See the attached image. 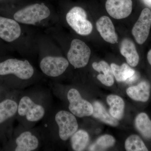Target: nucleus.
<instances>
[{
	"label": "nucleus",
	"mask_w": 151,
	"mask_h": 151,
	"mask_svg": "<svg viewBox=\"0 0 151 151\" xmlns=\"http://www.w3.org/2000/svg\"><path fill=\"white\" fill-rule=\"evenodd\" d=\"M34 68L27 60L9 58L0 61V84L10 90H19L28 85Z\"/></svg>",
	"instance_id": "1"
},
{
	"label": "nucleus",
	"mask_w": 151,
	"mask_h": 151,
	"mask_svg": "<svg viewBox=\"0 0 151 151\" xmlns=\"http://www.w3.org/2000/svg\"><path fill=\"white\" fill-rule=\"evenodd\" d=\"M19 90H12L0 101V142L4 144L12 132V124L16 119Z\"/></svg>",
	"instance_id": "2"
},
{
	"label": "nucleus",
	"mask_w": 151,
	"mask_h": 151,
	"mask_svg": "<svg viewBox=\"0 0 151 151\" xmlns=\"http://www.w3.org/2000/svg\"><path fill=\"white\" fill-rule=\"evenodd\" d=\"M36 101L28 95L19 97L16 119L28 124H35L43 119L46 109L41 102Z\"/></svg>",
	"instance_id": "3"
},
{
	"label": "nucleus",
	"mask_w": 151,
	"mask_h": 151,
	"mask_svg": "<svg viewBox=\"0 0 151 151\" xmlns=\"http://www.w3.org/2000/svg\"><path fill=\"white\" fill-rule=\"evenodd\" d=\"M6 150L34 151L37 150L41 145V140L37 133L26 129L15 131L4 144Z\"/></svg>",
	"instance_id": "4"
},
{
	"label": "nucleus",
	"mask_w": 151,
	"mask_h": 151,
	"mask_svg": "<svg viewBox=\"0 0 151 151\" xmlns=\"http://www.w3.org/2000/svg\"><path fill=\"white\" fill-rule=\"evenodd\" d=\"M49 9L44 4H35L25 7L15 13L14 19L18 22L34 24L50 15Z\"/></svg>",
	"instance_id": "5"
},
{
	"label": "nucleus",
	"mask_w": 151,
	"mask_h": 151,
	"mask_svg": "<svg viewBox=\"0 0 151 151\" xmlns=\"http://www.w3.org/2000/svg\"><path fill=\"white\" fill-rule=\"evenodd\" d=\"M54 122L58 129L59 139L67 141L78 129V124L75 116L64 110L57 112L54 117Z\"/></svg>",
	"instance_id": "6"
},
{
	"label": "nucleus",
	"mask_w": 151,
	"mask_h": 151,
	"mask_svg": "<svg viewBox=\"0 0 151 151\" xmlns=\"http://www.w3.org/2000/svg\"><path fill=\"white\" fill-rule=\"evenodd\" d=\"M66 21L74 31L81 35H87L91 34L93 26L87 19L86 11L80 7L75 6L68 12Z\"/></svg>",
	"instance_id": "7"
},
{
	"label": "nucleus",
	"mask_w": 151,
	"mask_h": 151,
	"mask_svg": "<svg viewBox=\"0 0 151 151\" xmlns=\"http://www.w3.org/2000/svg\"><path fill=\"white\" fill-rule=\"evenodd\" d=\"M91 50L85 42L79 39L73 40L67 53L68 61L75 68H81L88 64Z\"/></svg>",
	"instance_id": "8"
},
{
	"label": "nucleus",
	"mask_w": 151,
	"mask_h": 151,
	"mask_svg": "<svg viewBox=\"0 0 151 151\" xmlns=\"http://www.w3.org/2000/svg\"><path fill=\"white\" fill-rule=\"evenodd\" d=\"M69 111L74 116L83 118L92 115L93 107L92 104L81 97L77 89L72 88L67 93Z\"/></svg>",
	"instance_id": "9"
},
{
	"label": "nucleus",
	"mask_w": 151,
	"mask_h": 151,
	"mask_svg": "<svg viewBox=\"0 0 151 151\" xmlns=\"http://www.w3.org/2000/svg\"><path fill=\"white\" fill-rule=\"evenodd\" d=\"M69 65V61L61 56H47L41 60L40 66L45 75L50 77H58L64 73Z\"/></svg>",
	"instance_id": "10"
},
{
	"label": "nucleus",
	"mask_w": 151,
	"mask_h": 151,
	"mask_svg": "<svg viewBox=\"0 0 151 151\" xmlns=\"http://www.w3.org/2000/svg\"><path fill=\"white\" fill-rule=\"evenodd\" d=\"M151 27V11L148 8L144 9L132 30V35L138 44H143L146 41Z\"/></svg>",
	"instance_id": "11"
},
{
	"label": "nucleus",
	"mask_w": 151,
	"mask_h": 151,
	"mask_svg": "<svg viewBox=\"0 0 151 151\" xmlns=\"http://www.w3.org/2000/svg\"><path fill=\"white\" fill-rule=\"evenodd\" d=\"M21 34L18 22L13 19L0 16V38L8 42L16 40Z\"/></svg>",
	"instance_id": "12"
},
{
	"label": "nucleus",
	"mask_w": 151,
	"mask_h": 151,
	"mask_svg": "<svg viewBox=\"0 0 151 151\" xmlns=\"http://www.w3.org/2000/svg\"><path fill=\"white\" fill-rule=\"evenodd\" d=\"M132 5V0H107L105 8L111 17L121 19L126 18L131 14Z\"/></svg>",
	"instance_id": "13"
},
{
	"label": "nucleus",
	"mask_w": 151,
	"mask_h": 151,
	"mask_svg": "<svg viewBox=\"0 0 151 151\" xmlns=\"http://www.w3.org/2000/svg\"><path fill=\"white\" fill-rule=\"evenodd\" d=\"M96 27L103 39L109 43L118 42V36L115 31L113 22L107 16L101 17L96 22Z\"/></svg>",
	"instance_id": "14"
},
{
	"label": "nucleus",
	"mask_w": 151,
	"mask_h": 151,
	"mask_svg": "<svg viewBox=\"0 0 151 151\" xmlns=\"http://www.w3.org/2000/svg\"><path fill=\"white\" fill-rule=\"evenodd\" d=\"M120 52L126 58L127 63L132 67L138 65L139 57L136 49L134 44L128 38L122 40L120 45Z\"/></svg>",
	"instance_id": "15"
},
{
	"label": "nucleus",
	"mask_w": 151,
	"mask_h": 151,
	"mask_svg": "<svg viewBox=\"0 0 151 151\" xmlns=\"http://www.w3.org/2000/svg\"><path fill=\"white\" fill-rule=\"evenodd\" d=\"M150 85L148 82L143 81L136 86H131L127 90V94L136 101L146 102L150 98Z\"/></svg>",
	"instance_id": "16"
},
{
	"label": "nucleus",
	"mask_w": 151,
	"mask_h": 151,
	"mask_svg": "<svg viewBox=\"0 0 151 151\" xmlns=\"http://www.w3.org/2000/svg\"><path fill=\"white\" fill-rule=\"evenodd\" d=\"M92 66L94 70L103 74L100 73L97 76V78L106 86H112L114 83V75L111 65L105 61H100L99 63L94 62Z\"/></svg>",
	"instance_id": "17"
},
{
	"label": "nucleus",
	"mask_w": 151,
	"mask_h": 151,
	"mask_svg": "<svg viewBox=\"0 0 151 151\" xmlns=\"http://www.w3.org/2000/svg\"><path fill=\"white\" fill-rule=\"evenodd\" d=\"M107 102L110 105L111 116L117 120H120L124 116L125 103L122 98L118 95L111 94L108 96Z\"/></svg>",
	"instance_id": "18"
},
{
	"label": "nucleus",
	"mask_w": 151,
	"mask_h": 151,
	"mask_svg": "<svg viewBox=\"0 0 151 151\" xmlns=\"http://www.w3.org/2000/svg\"><path fill=\"white\" fill-rule=\"evenodd\" d=\"M92 106L93 112L92 115L94 118L113 127H116L119 125L117 119L109 115L103 105L100 102L95 101L93 103Z\"/></svg>",
	"instance_id": "19"
},
{
	"label": "nucleus",
	"mask_w": 151,
	"mask_h": 151,
	"mask_svg": "<svg viewBox=\"0 0 151 151\" xmlns=\"http://www.w3.org/2000/svg\"><path fill=\"white\" fill-rule=\"evenodd\" d=\"M137 129L144 137L151 139V120L146 113H139L136 117L135 122Z\"/></svg>",
	"instance_id": "20"
},
{
	"label": "nucleus",
	"mask_w": 151,
	"mask_h": 151,
	"mask_svg": "<svg viewBox=\"0 0 151 151\" xmlns=\"http://www.w3.org/2000/svg\"><path fill=\"white\" fill-rule=\"evenodd\" d=\"M89 142V134L84 130H77L70 137L71 147L75 151L84 150Z\"/></svg>",
	"instance_id": "21"
},
{
	"label": "nucleus",
	"mask_w": 151,
	"mask_h": 151,
	"mask_svg": "<svg viewBox=\"0 0 151 151\" xmlns=\"http://www.w3.org/2000/svg\"><path fill=\"white\" fill-rule=\"evenodd\" d=\"M113 75L117 81L124 82L128 78L135 74V70L132 69L127 63H123L121 66L116 63H112L111 65Z\"/></svg>",
	"instance_id": "22"
},
{
	"label": "nucleus",
	"mask_w": 151,
	"mask_h": 151,
	"mask_svg": "<svg viewBox=\"0 0 151 151\" xmlns=\"http://www.w3.org/2000/svg\"><path fill=\"white\" fill-rule=\"evenodd\" d=\"M115 138L110 135H104L97 139L89 147V151H103L111 147L115 144Z\"/></svg>",
	"instance_id": "23"
},
{
	"label": "nucleus",
	"mask_w": 151,
	"mask_h": 151,
	"mask_svg": "<svg viewBox=\"0 0 151 151\" xmlns=\"http://www.w3.org/2000/svg\"><path fill=\"white\" fill-rule=\"evenodd\" d=\"M125 147L128 151H147V148L139 136L132 135L125 142Z\"/></svg>",
	"instance_id": "24"
},
{
	"label": "nucleus",
	"mask_w": 151,
	"mask_h": 151,
	"mask_svg": "<svg viewBox=\"0 0 151 151\" xmlns=\"http://www.w3.org/2000/svg\"><path fill=\"white\" fill-rule=\"evenodd\" d=\"M12 90H10L0 84V101L7 95Z\"/></svg>",
	"instance_id": "25"
},
{
	"label": "nucleus",
	"mask_w": 151,
	"mask_h": 151,
	"mask_svg": "<svg viewBox=\"0 0 151 151\" xmlns=\"http://www.w3.org/2000/svg\"><path fill=\"white\" fill-rule=\"evenodd\" d=\"M139 77V75H138V73L135 72V74L130 77V78H128L127 80L125 81V82L127 84H131L134 82L136 80H137Z\"/></svg>",
	"instance_id": "26"
},
{
	"label": "nucleus",
	"mask_w": 151,
	"mask_h": 151,
	"mask_svg": "<svg viewBox=\"0 0 151 151\" xmlns=\"http://www.w3.org/2000/svg\"><path fill=\"white\" fill-rule=\"evenodd\" d=\"M147 58L148 61L149 63L151 65V49L148 52Z\"/></svg>",
	"instance_id": "27"
},
{
	"label": "nucleus",
	"mask_w": 151,
	"mask_h": 151,
	"mask_svg": "<svg viewBox=\"0 0 151 151\" xmlns=\"http://www.w3.org/2000/svg\"><path fill=\"white\" fill-rule=\"evenodd\" d=\"M145 2L148 5L151 6V0H145Z\"/></svg>",
	"instance_id": "28"
}]
</instances>
